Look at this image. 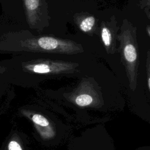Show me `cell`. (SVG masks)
Segmentation results:
<instances>
[{
    "mask_svg": "<svg viewBox=\"0 0 150 150\" xmlns=\"http://www.w3.org/2000/svg\"><path fill=\"white\" fill-rule=\"evenodd\" d=\"M18 112L31 122L36 139L45 146H58L69 134V126L44 108L26 106L19 108Z\"/></svg>",
    "mask_w": 150,
    "mask_h": 150,
    "instance_id": "1",
    "label": "cell"
},
{
    "mask_svg": "<svg viewBox=\"0 0 150 150\" xmlns=\"http://www.w3.org/2000/svg\"><path fill=\"white\" fill-rule=\"evenodd\" d=\"M121 62L124 66L129 86L132 91L137 87L139 66L137 29L128 19H124L120 26L118 37Z\"/></svg>",
    "mask_w": 150,
    "mask_h": 150,
    "instance_id": "2",
    "label": "cell"
},
{
    "mask_svg": "<svg viewBox=\"0 0 150 150\" xmlns=\"http://www.w3.org/2000/svg\"><path fill=\"white\" fill-rule=\"evenodd\" d=\"M103 98L98 85L91 80H85L73 92L63 95V105L71 108L80 118L85 110L97 109L103 105Z\"/></svg>",
    "mask_w": 150,
    "mask_h": 150,
    "instance_id": "3",
    "label": "cell"
},
{
    "mask_svg": "<svg viewBox=\"0 0 150 150\" xmlns=\"http://www.w3.org/2000/svg\"><path fill=\"white\" fill-rule=\"evenodd\" d=\"M22 46L28 50L54 53L73 54L83 52V47L79 44L50 36H41L24 40Z\"/></svg>",
    "mask_w": 150,
    "mask_h": 150,
    "instance_id": "4",
    "label": "cell"
},
{
    "mask_svg": "<svg viewBox=\"0 0 150 150\" xmlns=\"http://www.w3.org/2000/svg\"><path fill=\"white\" fill-rule=\"evenodd\" d=\"M76 64L74 63L55 60H40L26 63L24 69L39 74H59L72 72Z\"/></svg>",
    "mask_w": 150,
    "mask_h": 150,
    "instance_id": "5",
    "label": "cell"
},
{
    "mask_svg": "<svg viewBox=\"0 0 150 150\" xmlns=\"http://www.w3.org/2000/svg\"><path fill=\"white\" fill-rule=\"evenodd\" d=\"M120 27L115 16L108 21H103L100 25V37L104 49L108 54H114L117 52V42Z\"/></svg>",
    "mask_w": 150,
    "mask_h": 150,
    "instance_id": "6",
    "label": "cell"
},
{
    "mask_svg": "<svg viewBox=\"0 0 150 150\" xmlns=\"http://www.w3.org/2000/svg\"><path fill=\"white\" fill-rule=\"evenodd\" d=\"M0 150H30V140L23 132L12 130L2 144Z\"/></svg>",
    "mask_w": 150,
    "mask_h": 150,
    "instance_id": "7",
    "label": "cell"
},
{
    "mask_svg": "<svg viewBox=\"0 0 150 150\" xmlns=\"http://www.w3.org/2000/svg\"><path fill=\"white\" fill-rule=\"evenodd\" d=\"M27 19L29 25H33L37 19V13L40 0H23Z\"/></svg>",
    "mask_w": 150,
    "mask_h": 150,
    "instance_id": "8",
    "label": "cell"
},
{
    "mask_svg": "<svg viewBox=\"0 0 150 150\" xmlns=\"http://www.w3.org/2000/svg\"><path fill=\"white\" fill-rule=\"evenodd\" d=\"M96 19L93 15L84 16L79 22V26L85 33H92L96 28Z\"/></svg>",
    "mask_w": 150,
    "mask_h": 150,
    "instance_id": "9",
    "label": "cell"
},
{
    "mask_svg": "<svg viewBox=\"0 0 150 150\" xmlns=\"http://www.w3.org/2000/svg\"><path fill=\"white\" fill-rule=\"evenodd\" d=\"M146 74L147 77V83L149 91L150 92V50H148L146 52V63H145Z\"/></svg>",
    "mask_w": 150,
    "mask_h": 150,
    "instance_id": "10",
    "label": "cell"
},
{
    "mask_svg": "<svg viewBox=\"0 0 150 150\" xmlns=\"http://www.w3.org/2000/svg\"><path fill=\"white\" fill-rule=\"evenodd\" d=\"M139 6L141 9H150V0H139Z\"/></svg>",
    "mask_w": 150,
    "mask_h": 150,
    "instance_id": "11",
    "label": "cell"
},
{
    "mask_svg": "<svg viewBox=\"0 0 150 150\" xmlns=\"http://www.w3.org/2000/svg\"><path fill=\"white\" fill-rule=\"evenodd\" d=\"M144 12L146 17L150 20V9H144Z\"/></svg>",
    "mask_w": 150,
    "mask_h": 150,
    "instance_id": "12",
    "label": "cell"
},
{
    "mask_svg": "<svg viewBox=\"0 0 150 150\" xmlns=\"http://www.w3.org/2000/svg\"><path fill=\"white\" fill-rule=\"evenodd\" d=\"M145 29H146V32L148 35L149 37L150 38V25H147V26H146Z\"/></svg>",
    "mask_w": 150,
    "mask_h": 150,
    "instance_id": "13",
    "label": "cell"
}]
</instances>
